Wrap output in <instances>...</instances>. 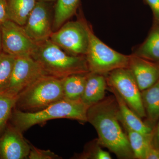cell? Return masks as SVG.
I'll list each match as a JSON object with an SVG mask.
<instances>
[{
  "instance_id": "30bf717a",
  "label": "cell",
  "mask_w": 159,
  "mask_h": 159,
  "mask_svg": "<svg viewBox=\"0 0 159 159\" xmlns=\"http://www.w3.org/2000/svg\"><path fill=\"white\" fill-rule=\"evenodd\" d=\"M31 145L22 132L9 123L0 134V159H28Z\"/></svg>"
},
{
  "instance_id": "277c9868",
  "label": "cell",
  "mask_w": 159,
  "mask_h": 159,
  "mask_svg": "<svg viewBox=\"0 0 159 159\" xmlns=\"http://www.w3.org/2000/svg\"><path fill=\"white\" fill-rule=\"evenodd\" d=\"M63 99L62 78L45 75L18 95L14 108L26 112H33Z\"/></svg>"
},
{
  "instance_id": "7a4b0ae2",
  "label": "cell",
  "mask_w": 159,
  "mask_h": 159,
  "mask_svg": "<svg viewBox=\"0 0 159 159\" xmlns=\"http://www.w3.org/2000/svg\"><path fill=\"white\" fill-rule=\"evenodd\" d=\"M31 57L49 76L62 79L73 74L89 73L85 56L67 54L50 39L37 43Z\"/></svg>"
},
{
  "instance_id": "603a6c76",
  "label": "cell",
  "mask_w": 159,
  "mask_h": 159,
  "mask_svg": "<svg viewBox=\"0 0 159 159\" xmlns=\"http://www.w3.org/2000/svg\"><path fill=\"white\" fill-rule=\"evenodd\" d=\"M99 144L97 142V144L93 145L91 147H88L84 151L80 157L81 159H112L111 155L108 152L102 150Z\"/></svg>"
},
{
  "instance_id": "f1b7e54d",
  "label": "cell",
  "mask_w": 159,
  "mask_h": 159,
  "mask_svg": "<svg viewBox=\"0 0 159 159\" xmlns=\"http://www.w3.org/2000/svg\"><path fill=\"white\" fill-rule=\"evenodd\" d=\"M2 52V31H1V26H0V54Z\"/></svg>"
},
{
  "instance_id": "52a82bcc",
  "label": "cell",
  "mask_w": 159,
  "mask_h": 159,
  "mask_svg": "<svg viewBox=\"0 0 159 159\" xmlns=\"http://www.w3.org/2000/svg\"><path fill=\"white\" fill-rule=\"evenodd\" d=\"M107 86L116 90L127 105L141 118L146 117L141 91L128 68L116 69L106 74Z\"/></svg>"
},
{
  "instance_id": "cb8c5ba5",
  "label": "cell",
  "mask_w": 159,
  "mask_h": 159,
  "mask_svg": "<svg viewBox=\"0 0 159 159\" xmlns=\"http://www.w3.org/2000/svg\"><path fill=\"white\" fill-rule=\"evenodd\" d=\"M28 159H59L60 157L50 150H43L31 145Z\"/></svg>"
},
{
  "instance_id": "ffe728a7",
  "label": "cell",
  "mask_w": 159,
  "mask_h": 159,
  "mask_svg": "<svg viewBox=\"0 0 159 159\" xmlns=\"http://www.w3.org/2000/svg\"><path fill=\"white\" fill-rule=\"evenodd\" d=\"M79 0H57L55 8L53 28L57 30L75 13Z\"/></svg>"
},
{
  "instance_id": "44dd1931",
  "label": "cell",
  "mask_w": 159,
  "mask_h": 159,
  "mask_svg": "<svg viewBox=\"0 0 159 159\" xmlns=\"http://www.w3.org/2000/svg\"><path fill=\"white\" fill-rule=\"evenodd\" d=\"M15 58L3 51L0 54V94L6 93L8 90Z\"/></svg>"
},
{
  "instance_id": "9c48e42d",
  "label": "cell",
  "mask_w": 159,
  "mask_h": 159,
  "mask_svg": "<svg viewBox=\"0 0 159 159\" xmlns=\"http://www.w3.org/2000/svg\"><path fill=\"white\" fill-rule=\"evenodd\" d=\"M46 75L40 65L31 56L16 57L8 90L6 93L17 96L39 77Z\"/></svg>"
},
{
  "instance_id": "5bb4252c",
  "label": "cell",
  "mask_w": 159,
  "mask_h": 159,
  "mask_svg": "<svg viewBox=\"0 0 159 159\" xmlns=\"http://www.w3.org/2000/svg\"><path fill=\"white\" fill-rule=\"evenodd\" d=\"M107 88V82L104 75L89 73L81 100L89 107L105 98Z\"/></svg>"
},
{
  "instance_id": "d4e9b609",
  "label": "cell",
  "mask_w": 159,
  "mask_h": 159,
  "mask_svg": "<svg viewBox=\"0 0 159 159\" xmlns=\"http://www.w3.org/2000/svg\"><path fill=\"white\" fill-rule=\"evenodd\" d=\"M9 20L7 0H0V26Z\"/></svg>"
},
{
  "instance_id": "e0dca14e",
  "label": "cell",
  "mask_w": 159,
  "mask_h": 159,
  "mask_svg": "<svg viewBox=\"0 0 159 159\" xmlns=\"http://www.w3.org/2000/svg\"><path fill=\"white\" fill-rule=\"evenodd\" d=\"M9 20L24 27L36 5V0H7Z\"/></svg>"
},
{
  "instance_id": "484cf974",
  "label": "cell",
  "mask_w": 159,
  "mask_h": 159,
  "mask_svg": "<svg viewBox=\"0 0 159 159\" xmlns=\"http://www.w3.org/2000/svg\"><path fill=\"white\" fill-rule=\"evenodd\" d=\"M150 7L153 15L155 23L159 24V0H145Z\"/></svg>"
},
{
  "instance_id": "4316f807",
  "label": "cell",
  "mask_w": 159,
  "mask_h": 159,
  "mask_svg": "<svg viewBox=\"0 0 159 159\" xmlns=\"http://www.w3.org/2000/svg\"><path fill=\"white\" fill-rule=\"evenodd\" d=\"M151 144L155 148L159 149V119L152 129L151 133Z\"/></svg>"
},
{
  "instance_id": "7c38bea8",
  "label": "cell",
  "mask_w": 159,
  "mask_h": 159,
  "mask_svg": "<svg viewBox=\"0 0 159 159\" xmlns=\"http://www.w3.org/2000/svg\"><path fill=\"white\" fill-rule=\"evenodd\" d=\"M128 68L141 91L153 85L159 80V64L133 54L130 55Z\"/></svg>"
},
{
  "instance_id": "ac0fdd59",
  "label": "cell",
  "mask_w": 159,
  "mask_h": 159,
  "mask_svg": "<svg viewBox=\"0 0 159 159\" xmlns=\"http://www.w3.org/2000/svg\"><path fill=\"white\" fill-rule=\"evenodd\" d=\"M88 74H73L62 78L64 99L72 101L81 100Z\"/></svg>"
},
{
  "instance_id": "4fadbf2b",
  "label": "cell",
  "mask_w": 159,
  "mask_h": 159,
  "mask_svg": "<svg viewBox=\"0 0 159 159\" xmlns=\"http://www.w3.org/2000/svg\"><path fill=\"white\" fill-rule=\"evenodd\" d=\"M108 87L109 90L114 94L116 100L119 107L120 122L133 130L145 135L150 134L152 128L141 120V118L127 105L115 89Z\"/></svg>"
},
{
  "instance_id": "8fae6325",
  "label": "cell",
  "mask_w": 159,
  "mask_h": 159,
  "mask_svg": "<svg viewBox=\"0 0 159 159\" xmlns=\"http://www.w3.org/2000/svg\"><path fill=\"white\" fill-rule=\"evenodd\" d=\"M23 27L28 36L36 43L50 39L52 33L51 21L43 2H37Z\"/></svg>"
},
{
  "instance_id": "6da1fadb",
  "label": "cell",
  "mask_w": 159,
  "mask_h": 159,
  "mask_svg": "<svg viewBox=\"0 0 159 159\" xmlns=\"http://www.w3.org/2000/svg\"><path fill=\"white\" fill-rule=\"evenodd\" d=\"M119 107L115 97H105L89 107L87 122L98 134L99 145L122 159H135L127 135L120 125Z\"/></svg>"
},
{
  "instance_id": "83f0119b",
  "label": "cell",
  "mask_w": 159,
  "mask_h": 159,
  "mask_svg": "<svg viewBox=\"0 0 159 159\" xmlns=\"http://www.w3.org/2000/svg\"><path fill=\"white\" fill-rule=\"evenodd\" d=\"M145 159H159V149L151 145L146 152Z\"/></svg>"
},
{
  "instance_id": "d6986e66",
  "label": "cell",
  "mask_w": 159,
  "mask_h": 159,
  "mask_svg": "<svg viewBox=\"0 0 159 159\" xmlns=\"http://www.w3.org/2000/svg\"><path fill=\"white\" fill-rule=\"evenodd\" d=\"M126 133L135 159H145L148 148L152 145L151 134L145 135L133 130L121 123Z\"/></svg>"
},
{
  "instance_id": "8992f818",
  "label": "cell",
  "mask_w": 159,
  "mask_h": 159,
  "mask_svg": "<svg viewBox=\"0 0 159 159\" xmlns=\"http://www.w3.org/2000/svg\"><path fill=\"white\" fill-rule=\"evenodd\" d=\"M90 29L81 21H70L52 32L50 39L70 55L85 56L89 43Z\"/></svg>"
},
{
  "instance_id": "5b68a950",
  "label": "cell",
  "mask_w": 159,
  "mask_h": 159,
  "mask_svg": "<svg viewBox=\"0 0 159 159\" xmlns=\"http://www.w3.org/2000/svg\"><path fill=\"white\" fill-rule=\"evenodd\" d=\"M89 73L106 75L116 69L128 68L130 55L111 48L89 31V43L85 55Z\"/></svg>"
},
{
  "instance_id": "f546056e",
  "label": "cell",
  "mask_w": 159,
  "mask_h": 159,
  "mask_svg": "<svg viewBox=\"0 0 159 159\" xmlns=\"http://www.w3.org/2000/svg\"><path fill=\"white\" fill-rule=\"evenodd\" d=\"M39 1H41V2H49V1H54V0H39Z\"/></svg>"
},
{
  "instance_id": "3957f363",
  "label": "cell",
  "mask_w": 159,
  "mask_h": 159,
  "mask_svg": "<svg viewBox=\"0 0 159 159\" xmlns=\"http://www.w3.org/2000/svg\"><path fill=\"white\" fill-rule=\"evenodd\" d=\"M89 107L81 100L72 101L63 99L33 112H26L14 108L9 122L22 133L34 125L51 119H69L87 122Z\"/></svg>"
},
{
  "instance_id": "ba28073f",
  "label": "cell",
  "mask_w": 159,
  "mask_h": 159,
  "mask_svg": "<svg viewBox=\"0 0 159 159\" xmlns=\"http://www.w3.org/2000/svg\"><path fill=\"white\" fill-rule=\"evenodd\" d=\"M1 28L3 52L15 57L31 56L37 43L28 36L23 26L9 20Z\"/></svg>"
},
{
  "instance_id": "7402d4cb",
  "label": "cell",
  "mask_w": 159,
  "mask_h": 159,
  "mask_svg": "<svg viewBox=\"0 0 159 159\" xmlns=\"http://www.w3.org/2000/svg\"><path fill=\"white\" fill-rule=\"evenodd\" d=\"M17 97L7 93L0 94V134L9 123Z\"/></svg>"
},
{
  "instance_id": "2e32d148",
  "label": "cell",
  "mask_w": 159,
  "mask_h": 159,
  "mask_svg": "<svg viewBox=\"0 0 159 159\" xmlns=\"http://www.w3.org/2000/svg\"><path fill=\"white\" fill-rule=\"evenodd\" d=\"M134 54L159 64V24L154 22L148 37Z\"/></svg>"
},
{
  "instance_id": "9a60e30c",
  "label": "cell",
  "mask_w": 159,
  "mask_h": 159,
  "mask_svg": "<svg viewBox=\"0 0 159 159\" xmlns=\"http://www.w3.org/2000/svg\"><path fill=\"white\" fill-rule=\"evenodd\" d=\"M141 96L148 121L146 123L153 129L159 119V80L150 87L141 91Z\"/></svg>"
}]
</instances>
